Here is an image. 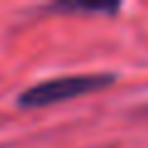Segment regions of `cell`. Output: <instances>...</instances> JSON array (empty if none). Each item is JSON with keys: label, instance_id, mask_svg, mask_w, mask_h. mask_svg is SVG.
Listing matches in <instances>:
<instances>
[{"label": "cell", "instance_id": "obj_2", "mask_svg": "<svg viewBox=\"0 0 148 148\" xmlns=\"http://www.w3.org/2000/svg\"><path fill=\"white\" fill-rule=\"evenodd\" d=\"M119 3H57L52 5V10L62 12H104V15H114L119 12Z\"/></svg>", "mask_w": 148, "mask_h": 148}, {"label": "cell", "instance_id": "obj_1", "mask_svg": "<svg viewBox=\"0 0 148 148\" xmlns=\"http://www.w3.org/2000/svg\"><path fill=\"white\" fill-rule=\"evenodd\" d=\"M116 82V77L109 72L99 74H69V77H57V79H47L40 84L25 89L17 96V104L22 109H40V106H52L62 104V101L77 99L82 94H94Z\"/></svg>", "mask_w": 148, "mask_h": 148}]
</instances>
